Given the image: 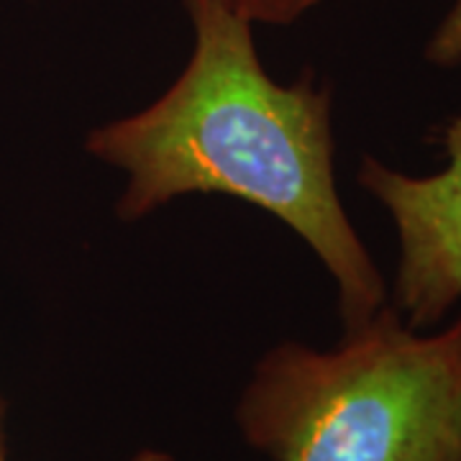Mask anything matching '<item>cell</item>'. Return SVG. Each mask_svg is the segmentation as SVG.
<instances>
[{
    "label": "cell",
    "instance_id": "cell-2",
    "mask_svg": "<svg viewBox=\"0 0 461 461\" xmlns=\"http://www.w3.org/2000/svg\"><path fill=\"white\" fill-rule=\"evenodd\" d=\"M233 415L272 461H461V315L423 333L387 303L329 351L282 341Z\"/></svg>",
    "mask_w": 461,
    "mask_h": 461
},
{
    "label": "cell",
    "instance_id": "cell-5",
    "mask_svg": "<svg viewBox=\"0 0 461 461\" xmlns=\"http://www.w3.org/2000/svg\"><path fill=\"white\" fill-rule=\"evenodd\" d=\"M423 57L426 62L441 69L461 65V0L451 3L448 14L441 18L436 32L430 33Z\"/></svg>",
    "mask_w": 461,
    "mask_h": 461
},
{
    "label": "cell",
    "instance_id": "cell-3",
    "mask_svg": "<svg viewBox=\"0 0 461 461\" xmlns=\"http://www.w3.org/2000/svg\"><path fill=\"white\" fill-rule=\"evenodd\" d=\"M448 165L412 177L377 157H364L357 180L390 213L400 259L393 308L411 329L441 323L461 300V115L444 126Z\"/></svg>",
    "mask_w": 461,
    "mask_h": 461
},
{
    "label": "cell",
    "instance_id": "cell-1",
    "mask_svg": "<svg viewBox=\"0 0 461 461\" xmlns=\"http://www.w3.org/2000/svg\"><path fill=\"white\" fill-rule=\"evenodd\" d=\"M193 51L177 80L139 113L85 136V151L126 175L115 215L126 223L182 195H229L280 218L336 285L346 330L387 305V285L336 187L330 90L264 69L254 23L229 0H182Z\"/></svg>",
    "mask_w": 461,
    "mask_h": 461
},
{
    "label": "cell",
    "instance_id": "cell-6",
    "mask_svg": "<svg viewBox=\"0 0 461 461\" xmlns=\"http://www.w3.org/2000/svg\"><path fill=\"white\" fill-rule=\"evenodd\" d=\"M129 461H175V456L167 451H159V448H144V451L133 454Z\"/></svg>",
    "mask_w": 461,
    "mask_h": 461
},
{
    "label": "cell",
    "instance_id": "cell-4",
    "mask_svg": "<svg viewBox=\"0 0 461 461\" xmlns=\"http://www.w3.org/2000/svg\"><path fill=\"white\" fill-rule=\"evenodd\" d=\"M321 3L323 0H229L230 8H236L254 26H290Z\"/></svg>",
    "mask_w": 461,
    "mask_h": 461
},
{
    "label": "cell",
    "instance_id": "cell-7",
    "mask_svg": "<svg viewBox=\"0 0 461 461\" xmlns=\"http://www.w3.org/2000/svg\"><path fill=\"white\" fill-rule=\"evenodd\" d=\"M0 461H5V446H3V426H0Z\"/></svg>",
    "mask_w": 461,
    "mask_h": 461
}]
</instances>
